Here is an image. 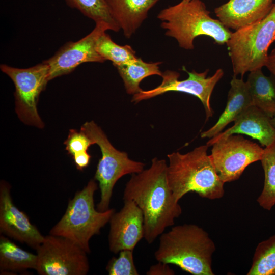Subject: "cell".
I'll use <instances>...</instances> for the list:
<instances>
[{
	"label": "cell",
	"mask_w": 275,
	"mask_h": 275,
	"mask_svg": "<svg viewBox=\"0 0 275 275\" xmlns=\"http://www.w3.org/2000/svg\"><path fill=\"white\" fill-rule=\"evenodd\" d=\"M248 275H275V235L257 246Z\"/></svg>",
	"instance_id": "obj_24"
},
{
	"label": "cell",
	"mask_w": 275,
	"mask_h": 275,
	"mask_svg": "<svg viewBox=\"0 0 275 275\" xmlns=\"http://www.w3.org/2000/svg\"><path fill=\"white\" fill-rule=\"evenodd\" d=\"M271 119L258 107L251 105L237 117L232 126L211 138L206 145L212 146L221 139L232 134H243L257 140L261 146L267 147L275 142V127Z\"/></svg>",
	"instance_id": "obj_15"
},
{
	"label": "cell",
	"mask_w": 275,
	"mask_h": 275,
	"mask_svg": "<svg viewBox=\"0 0 275 275\" xmlns=\"http://www.w3.org/2000/svg\"><path fill=\"white\" fill-rule=\"evenodd\" d=\"M183 69L188 74L187 79L180 80L179 73L167 70L162 72L161 76L162 81L160 85L150 90H142L133 95L131 101L138 103L171 91L187 93L197 97L201 101L205 111L207 121L213 115L210 98L215 85L224 76V71L219 68L213 75L208 77V69L202 72L195 70L189 72L185 67H183Z\"/></svg>",
	"instance_id": "obj_11"
},
{
	"label": "cell",
	"mask_w": 275,
	"mask_h": 275,
	"mask_svg": "<svg viewBox=\"0 0 275 275\" xmlns=\"http://www.w3.org/2000/svg\"><path fill=\"white\" fill-rule=\"evenodd\" d=\"M133 251L123 250L117 257L112 258L106 267L109 275H138L133 259Z\"/></svg>",
	"instance_id": "obj_26"
},
{
	"label": "cell",
	"mask_w": 275,
	"mask_h": 275,
	"mask_svg": "<svg viewBox=\"0 0 275 275\" xmlns=\"http://www.w3.org/2000/svg\"><path fill=\"white\" fill-rule=\"evenodd\" d=\"M37 256L23 250L8 237H0V270L1 273L36 270Z\"/></svg>",
	"instance_id": "obj_20"
},
{
	"label": "cell",
	"mask_w": 275,
	"mask_h": 275,
	"mask_svg": "<svg viewBox=\"0 0 275 275\" xmlns=\"http://www.w3.org/2000/svg\"><path fill=\"white\" fill-rule=\"evenodd\" d=\"M182 1H184V2H189L190 0H182Z\"/></svg>",
	"instance_id": "obj_32"
},
{
	"label": "cell",
	"mask_w": 275,
	"mask_h": 275,
	"mask_svg": "<svg viewBox=\"0 0 275 275\" xmlns=\"http://www.w3.org/2000/svg\"><path fill=\"white\" fill-rule=\"evenodd\" d=\"M208 146L202 145L185 154L175 152L167 155V179L175 199L194 192L209 200L222 198L225 183L213 164Z\"/></svg>",
	"instance_id": "obj_3"
},
{
	"label": "cell",
	"mask_w": 275,
	"mask_h": 275,
	"mask_svg": "<svg viewBox=\"0 0 275 275\" xmlns=\"http://www.w3.org/2000/svg\"><path fill=\"white\" fill-rule=\"evenodd\" d=\"M0 68L14 84L15 110L18 118L25 124L43 128L37 106L39 96L49 81L48 64L44 61L28 68L1 64Z\"/></svg>",
	"instance_id": "obj_8"
},
{
	"label": "cell",
	"mask_w": 275,
	"mask_h": 275,
	"mask_svg": "<svg viewBox=\"0 0 275 275\" xmlns=\"http://www.w3.org/2000/svg\"><path fill=\"white\" fill-rule=\"evenodd\" d=\"M274 4L273 0H229L214 13L225 26L236 31L263 19Z\"/></svg>",
	"instance_id": "obj_16"
},
{
	"label": "cell",
	"mask_w": 275,
	"mask_h": 275,
	"mask_svg": "<svg viewBox=\"0 0 275 275\" xmlns=\"http://www.w3.org/2000/svg\"><path fill=\"white\" fill-rule=\"evenodd\" d=\"M109 223L108 246L114 254L123 250L133 251L144 237L143 214L133 201L124 200L123 207L114 212Z\"/></svg>",
	"instance_id": "obj_13"
},
{
	"label": "cell",
	"mask_w": 275,
	"mask_h": 275,
	"mask_svg": "<svg viewBox=\"0 0 275 275\" xmlns=\"http://www.w3.org/2000/svg\"><path fill=\"white\" fill-rule=\"evenodd\" d=\"M64 144L68 153L72 156L87 151L90 146L94 144L91 139L82 130L70 129Z\"/></svg>",
	"instance_id": "obj_27"
},
{
	"label": "cell",
	"mask_w": 275,
	"mask_h": 275,
	"mask_svg": "<svg viewBox=\"0 0 275 275\" xmlns=\"http://www.w3.org/2000/svg\"><path fill=\"white\" fill-rule=\"evenodd\" d=\"M161 63H147L138 58L130 63L116 67L123 79L126 92L133 95L138 93L142 90L139 85L143 79L153 75L161 76L162 72L159 66Z\"/></svg>",
	"instance_id": "obj_21"
},
{
	"label": "cell",
	"mask_w": 275,
	"mask_h": 275,
	"mask_svg": "<svg viewBox=\"0 0 275 275\" xmlns=\"http://www.w3.org/2000/svg\"><path fill=\"white\" fill-rule=\"evenodd\" d=\"M226 107L216 123L208 130L201 133L202 138H212L222 132L227 125L234 122L252 104L246 81L233 76L230 82Z\"/></svg>",
	"instance_id": "obj_18"
},
{
	"label": "cell",
	"mask_w": 275,
	"mask_h": 275,
	"mask_svg": "<svg viewBox=\"0 0 275 275\" xmlns=\"http://www.w3.org/2000/svg\"><path fill=\"white\" fill-rule=\"evenodd\" d=\"M80 130L94 144L98 145L101 152V158L97 164L94 178L99 182L100 190L97 209L105 211L109 209L113 189L117 181L124 175L142 172L145 164L130 159L127 153L116 149L93 121L86 122Z\"/></svg>",
	"instance_id": "obj_7"
},
{
	"label": "cell",
	"mask_w": 275,
	"mask_h": 275,
	"mask_svg": "<svg viewBox=\"0 0 275 275\" xmlns=\"http://www.w3.org/2000/svg\"><path fill=\"white\" fill-rule=\"evenodd\" d=\"M210 155L221 179L237 180L250 164L260 160L264 149L241 135L232 134L216 141Z\"/></svg>",
	"instance_id": "obj_10"
},
{
	"label": "cell",
	"mask_w": 275,
	"mask_h": 275,
	"mask_svg": "<svg viewBox=\"0 0 275 275\" xmlns=\"http://www.w3.org/2000/svg\"><path fill=\"white\" fill-rule=\"evenodd\" d=\"M265 67L269 70L271 74L275 76V48L268 54Z\"/></svg>",
	"instance_id": "obj_30"
},
{
	"label": "cell",
	"mask_w": 275,
	"mask_h": 275,
	"mask_svg": "<svg viewBox=\"0 0 275 275\" xmlns=\"http://www.w3.org/2000/svg\"><path fill=\"white\" fill-rule=\"evenodd\" d=\"M36 250L39 274L86 275L89 272L88 253L69 239L49 234Z\"/></svg>",
	"instance_id": "obj_9"
},
{
	"label": "cell",
	"mask_w": 275,
	"mask_h": 275,
	"mask_svg": "<svg viewBox=\"0 0 275 275\" xmlns=\"http://www.w3.org/2000/svg\"><path fill=\"white\" fill-rule=\"evenodd\" d=\"M97 189L95 180L91 179L77 192L69 201L65 213L49 234L69 239L90 253L91 238L100 233L115 212L113 208L105 211L95 208L94 195Z\"/></svg>",
	"instance_id": "obj_5"
},
{
	"label": "cell",
	"mask_w": 275,
	"mask_h": 275,
	"mask_svg": "<svg viewBox=\"0 0 275 275\" xmlns=\"http://www.w3.org/2000/svg\"><path fill=\"white\" fill-rule=\"evenodd\" d=\"M271 122L273 125L275 127V115L272 118Z\"/></svg>",
	"instance_id": "obj_31"
},
{
	"label": "cell",
	"mask_w": 275,
	"mask_h": 275,
	"mask_svg": "<svg viewBox=\"0 0 275 275\" xmlns=\"http://www.w3.org/2000/svg\"><path fill=\"white\" fill-rule=\"evenodd\" d=\"M154 253L157 261L174 264L193 275H214L215 245L208 233L195 224L178 225L163 232Z\"/></svg>",
	"instance_id": "obj_2"
},
{
	"label": "cell",
	"mask_w": 275,
	"mask_h": 275,
	"mask_svg": "<svg viewBox=\"0 0 275 275\" xmlns=\"http://www.w3.org/2000/svg\"><path fill=\"white\" fill-rule=\"evenodd\" d=\"M72 157L76 168L80 171L88 166L91 159V156L87 151L76 154Z\"/></svg>",
	"instance_id": "obj_29"
},
{
	"label": "cell",
	"mask_w": 275,
	"mask_h": 275,
	"mask_svg": "<svg viewBox=\"0 0 275 275\" xmlns=\"http://www.w3.org/2000/svg\"><path fill=\"white\" fill-rule=\"evenodd\" d=\"M159 0H105L109 12L124 36L129 38Z\"/></svg>",
	"instance_id": "obj_17"
},
{
	"label": "cell",
	"mask_w": 275,
	"mask_h": 275,
	"mask_svg": "<svg viewBox=\"0 0 275 275\" xmlns=\"http://www.w3.org/2000/svg\"><path fill=\"white\" fill-rule=\"evenodd\" d=\"M246 81L253 105L272 118L275 115V76H266L259 69L250 72Z\"/></svg>",
	"instance_id": "obj_19"
},
{
	"label": "cell",
	"mask_w": 275,
	"mask_h": 275,
	"mask_svg": "<svg viewBox=\"0 0 275 275\" xmlns=\"http://www.w3.org/2000/svg\"><path fill=\"white\" fill-rule=\"evenodd\" d=\"M111 28L104 22L96 23L94 29L85 37L65 44L48 60L49 81L68 74L86 62L103 63L105 60L98 53L96 43L99 36Z\"/></svg>",
	"instance_id": "obj_12"
},
{
	"label": "cell",
	"mask_w": 275,
	"mask_h": 275,
	"mask_svg": "<svg viewBox=\"0 0 275 275\" xmlns=\"http://www.w3.org/2000/svg\"><path fill=\"white\" fill-rule=\"evenodd\" d=\"M275 41V4L261 20L232 32L226 44L234 75L265 66L268 49Z\"/></svg>",
	"instance_id": "obj_6"
},
{
	"label": "cell",
	"mask_w": 275,
	"mask_h": 275,
	"mask_svg": "<svg viewBox=\"0 0 275 275\" xmlns=\"http://www.w3.org/2000/svg\"><path fill=\"white\" fill-rule=\"evenodd\" d=\"M260 161L264 173V182L257 201L262 208L270 210L275 205V142L264 149Z\"/></svg>",
	"instance_id": "obj_22"
},
{
	"label": "cell",
	"mask_w": 275,
	"mask_h": 275,
	"mask_svg": "<svg viewBox=\"0 0 275 275\" xmlns=\"http://www.w3.org/2000/svg\"><path fill=\"white\" fill-rule=\"evenodd\" d=\"M0 232L36 250L44 236L28 216L13 203L10 187L3 181L0 185Z\"/></svg>",
	"instance_id": "obj_14"
},
{
	"label": "cell",
	"mask_w": 275,
	"mask_h": 275,
	"mask_svg": "<svg viewBox=\"0 0 275 275\" xmlns=\"http://www.w3.org/2000/svg\"><path fill=\"white\" fill-rule=\"evenodd\" d=\"M96 50L105 61H111L116 67L130 63L138 58L130 45L121 46L116 44L105 32L98 38Z\"/></svg>",
	"instance_id": "obj_23"
},
{
	"label": "cell",
	"mask_w": 275,
	"mask_h": 275,
	"mask_svg": "<svg viewBox=\"0 0 275 275\" xmlns=\"http://www.w3.org/2000/svg\"><path fill=\"white\" fill-rule=\"evenodd\" d=\"M157 18L162 21L166 35L175 38L180 47L187 50L194 48V40L198 36H209L215 43L223 45L232 33L218 19L210 16L201 0H182L161 10Z\"/></svg>",
	"instance_id": "obj_4"
},
{
	"label": "cell",
	"mask_w": 275,
	"mask_h": 275,
	"mask_svg": "<svg viewBox=\"0 0 275 275\" xmlns=\"http://www.w3.org/2000/svg\"><path fill=\"white\" fill-rule=\"evenodd\" d=\"M65 1L69 6L77 9L96 23H106L114 32H118L120 29L112 17L105 0Z\"/></svg>",
	"instance_id": "obj_25"
},
{
	"label": "cell",
	"mask_w": 275,
	"mask_h": 275,
	"mask_svg": "<svg viewBox=\"0 0 275 275\" xmlns=\"http://www.w3.org/2000/svg\"><path fill=\"white\" fill-rule=\"evenodd\" d=\"M174 271L168 264L158 261V263L150 266L147 271V275H173Z\"/></svg>",
	"instance_id": "obj_28"
},
{
	"label": "cell",
	"mask_w": 275,
	"mask_h": 275,
	"mask_svg": "<svg viewBox=\"0 0 275 275\" xmlns=\"http://www.w3.org/2000/svg\"><path fill=\"white\" fill-rule=\"evenodd\" d=\"M167 163L155 157L149 168L132 174L127 182L123 200L133 201L143 212L144 238L153 243L182 212L169 185Z\"/></svg>",
	"instance_id": "obj_1"
}]
</instances>
